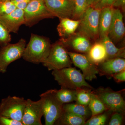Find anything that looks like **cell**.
Wrapping results in <instances>:
<instances>
[{"mask_svg": "<svg viewBox=\"0 0 125 125\" xmlns=\"http://www.w3.org/2000/svg\"><path fill=\"white\" fill-rule=\"evenodd\" d=\"M74 4L73 14L72 19L79 20L89 7L88 0H73Z\"/></svg>", "mask_w": 125, "mask_h": 125, "instance_id": "25", "label": "cell"}, {"mask_svg": "<svg viewBox=\"0 0 125 125\" xmlns=\"http://www.w3.org/2000/svg\"><path fill=\"white\" fill-rule=\"evenodd\" d=\"M32 0H13L11 1L16 8L24 10Z\"/></svg>", "mask_w": 125, "mask_h": 125, "instance_id": "33", "label": "cell"}, {"mask_svg": "<svg viewBox=\"0 0 125 125\" xmlns=\"http://www.w3.org/2000/svg\"><path fill=\"white\" fill-rule=\"evenodd\" d=\"M109 78H113L116 82L118 83L125 82V70L113 74Z\"/></svg>", "mask_w": 125, "mask_h": 125, "instance_id": "32", "label": "cell"}, {"mask_svg": "<svg viewBox=\"0 0 125 125\" xmlns=\"http://www.w3.org/2000/svg\"><path fill=\"white\" fill-rule=\"evenodd\" d=\"M72 63L80 69L85 80L91 81L97 79L98 74L97 65L90 60L87 54L68 51Z\"/></svg>", "mask_w": 125, "mask_h": 125, "instance_id": "12", "label": "cell"}, {"mask_svg": "<svg viewBox=\"0 0 125 125\" xmlns=\"http://www.w3.org/2000/svg\"><path fill=\"white\" fill-rule=\"evenodd\" d=\"M87 55L90 60L97 66L108 58L105 46L100 40L93 43Z\"/></svg>", "mask_w": 125, "mask_h": 125, "instance_id": "19", "label": "cell"}, {"mask_svg": "<svg viewBox=\"0 0 125 125\" xmlns=\"http://www.w3.org/2000/svg\"><path fill=\"white\" fill-rule=\"evenodd\" d=\"M26 41L22 38L14 44L9 43L0 49V73H4L12 62L22 57Z\"/></svg>", "mask_w": 125, "mask_h": 125, "instance_id": "9", "label": "cell"}, {"mask_svg": "<svg viewBox=\"0 0 125 125\" xmlns=\"http://www.w3.org/2000/svg\"><path fill=\"white\" fill-rule=\"evenodd\" d=\"M69 52L87 54L94 42L85 34L76 31L69 37L59 40Z\"/></svg>", "mask_w": 125, "mask_h": 125, "instance_id": "10", "label": "cell"}, {"mask_svg": "<svg viewBox=\"0 0 125 125\" xmlns=\"http://www.w3.org/2000/svg\"><path fill=\"white\" fill-rule=\"evenodd\" d=\"M101 9L89 6L81 17L76 31L85 34L93 42L99 40V23Z\"/></svg>", "mask_w": 125, "mask_h": 125, "instance_id": "3", "label": "cell"}, {"mask_svg": "<svg viewBox=\"0 0 125 125\" xmlns=\"http://www.w3.org/2000/svg\"><path fill=\"white\" fill-rule=\"evenodd\" d=\"M125 89L113 91L109 88L99 87L92 91L103 103L107 110L125 114V102L122 96Z\"/></svg>", "mask_w": 125, "mask_h": 125, "instance_id": "6", "label": "cell"}, {"mask_svg": "<svg viewBox=\"0 0 125 125\" xmlns=\"http://www.w3.org/2000/svg\"><path fill=\"white\" fill-rule=\"evenodd\" d=\"M60 23L57 28L60 39H64L74 34L78 29L80 20L70 18H60Z\"/></svg>", "mask_w": 125, "mask_h": 125, "instance_id": "18", "label": "cell"}, {"mask_svg": "<svg viewBox=\"0 0 125 125\" xmlns=\"http://www.w3.org/2000/svg\"><path fill=\"white\" fill-rule=\"evenodd\" d=\"M77 90L76 103L84 106H88L91 99L92 89L87 88H81Z\"/></svg>", "mask_w": 125, "mask_h": 125, "instance_id": "26", "label": "cell"}, {"mask_svg": "<svg viewBox=\"0 0 125 125\" xmlns=\"http://www.w3.org/2000/svg\"><path fill=\"white\" fill-rule=\"evenodd\" d=\"M45 5L55 17L72 18L74 10L73 0H44Z\"/></svg>", "mask_w": 125, "mask_h": 125, "instance_id": "13", "label": "cell"}, {"mask_svg": "<svg viewBox=\"0 0 125 125\" xmlns=\"http://www.w3.org/2000/svg\"><path fill=\"white\" fill-rule=\"evenodd\" d=\"M40 97L43 101L45 125H55L63 111L64 104L57 98L54 89L47 90Z\"/></svg>", "mask_w": 125, "mask_h": 125, "instance_id": "5", "label": "cell"}, {"mask_svg": "<svg viewBox=\"0 0 125 125\" xmlns=\"http://www.w3.org/2000/svg\"><path fill=\"white\" fill-rule=\"evenodd\" d=\"M13 0H0V1H11Z\"/></svg>", "mask_w": 125, "mask_h": 125, "instance_id": "37", "label": "cell"}, {"mask_svg": "<svg viewBox=\"0 0 125 125\" xmlns=\"http://www.w3.org/2000/svg\"><path fill=\"white\" fill-rule=\"evenodd\" d=\"M89 6H94L97 3L99 0H88Z\"/></svg>", "mask_w": 125, "mask_h": 125, "instance_id": "36", "label": "cell"}, {"mask_svg": "<svg viewBox=\"0 0 125 125\" xmlns=\"http://www.w3.org/2000/svg\"><path fill=\"white\" fill-rule=\"evenodd\" d=\"M108 125H122L125 114L120 113L114 112L112 113Z\"/></svg>", "mask_w": 125, "mask_h": 125, "instance_id": "30", "label": "cell"}, {"mask_svg": "<svg viewBox=\"0 0 125 125\" xmlns=\"http://www.w3.org/2000/svg\"><path fill=\"white\" fill-rule=\"evenodd\" d=\"M63 108L64 111L83 117L87 121L92 116L91 112L88 106H84L76 103H69L64 104Z\"/></svg>", "mask_w": 125, "mask_h": 125, "instance_id": "22", "label": "cell"}, {"mask_svg": "<svg viewBox=\"0 0 125 125\" xmlns=\"http://www.w3.org/2000/svg\"><path fill=\"white\" fill-rule=\"evenodd\" d=\"M66 48L60 40L51 45L49 55L42 64L49 71L71 67V59Z\"/></svg>", "mask_w": 125, "mask_h": 125, "instance_id": "4", "label": "cell"}, {"mask_svg": "<svg viewBox=\"0 0 125 125\" xmlns=\"http://www.w3.org/2000/svg\"><path fill=\"white\" fill-rule=\"evenodd\" d=\"M0 125H24L22 122L0 116Z\"/></svg>", "mask_w": 125, "mask_h": 125, "instance_id": "31", "label": "cell"}, {"mask_svg": "<svg viewBox=\"0 0 125 125\" xmlns=\"http://www.w3.org/2000/svg\"><path fill=\"white\" fill-rule=\"evenodd\" d=\"M44 115V107L42 99L33 101L26 100V104L22 122L24 125H42L41 119Z\"/></svg>", "mask_w": 125, "mask_h": 125, "instance_id": "11", "label": "cell"}, {"mask_svg": "<svg viewBox=\"0 0 125 125\" xmlns=\"http://www.w3.org/2000/svg\"><path fill=\"white\" fill-rule=\"evenodd\" d=\"M112 112L107 110L102 113L92 116L85 122V125H104L107 121L109 115Z\"/></svg>", "mask_w": 125, "mask_h": 125, "instance_id": "27", "label": "cell"}, {"mask_svg": "<svg viewBox=\"0 0 125 125\" xmlns=\"http://www.w3.org/2000/svg\"><path fill=\"white\" fill-rule=\"evenodd\" d=\"M86 120L71 113L63 110L61 115L55 125H85Z\"/></svg>", "mask_w": 125, "mask_h": 125, "instance_id": "21", "label": "cell"}, {"mask_svg": "<svg viewBox=\"0 0 125 125\" xmlns=\"http://www.w3.org/2000/svg\"><path fill=\"white\" fill-rule=\"evenodd\" d=\"M92 113V116L102 113L107 109L102 101L98 97L92 93L91 94V99L88 106Z\"/></svg>", "mask_w": 125, "mask_h": 125, "instance_id": "24", "label": "cell"}, {"mask_svg": "<svg viewBox=\"0 0 125 125\" xmlns=\"http://www.w3.org/2000/svg\"><path fill=\"white\" fill-rule=\"evenodd\" d=\"M114 0H99L98 2L94 6L102 9L106 6H111Z\"/></svg>", "mask_w": 125, "mask_h": 125, "instance_id": "34", "label": "cell"}, {"mask_svg": "<svg viewBox=\"0 0 125 125\" xmlns=\"http://www.w3.org/2000/svg\"><path fill=\"white\" fill-rule=\"evenodd\" d=\"M112 6L114 8H118L125 12V0H114Z\"/></svg>", "mask_w": 125, "mask_h": 125, "instance_id": "35", "label": "cell"}, {"mask_svg": "<svg viewBox=\"0 0 125 125\" xmlns=\"http://www.w3.org/2000/svg\"><path fill=\"white\" fill-rule=\"evenodd\" d=\"M97 66L98 74L109 77L113 74L125 70V58H107Z\"/></svg>", "mask_w": 125, "mask_h": 125, "instance_id": "16", "label": "cell"}, {"mask_svg": "<svg viewBox=\"0 0 125 125\" xmlns=\"http://www.w3.org/2000/svg\"><path fill=\"white\" fill-rule=\"evenodd\" d=\"M51 45L49 38L32 33L22 58L26 61L36 64L42 63L49 55Z\"/></svg>", "mask_w": 125, "mask_h": 125, "instance_id": "1", "label": "cell"}, {"mask_svg": "<svg viewBox=\"0 0 125 125\" xmlns=\"http://www.w3.org/2000/svg\"><path fill=\"white\" fill-rule=\"evenodd\" d=\"M121 10L114 8L111 24L108 33L109 38L114 43L120 42L125 37V28Z\"/></svg>", "mask_w": 125, "mask_h": 125, "instance_id": "14", "label": "cell"}, {"mask_svg": "<svg viewBox=\"0 0 125 125\" xmlns=\"http://www.w3.org/2000/svg\"><path fill=\"white\" fill-rule=\"evenodd\" d=\"M10 33L6 27L0 22V46H6L11 42V36Z\"/></svg>", "mask_w": 125, "mask_h": 125, "instance_id": "28", "label": "cell"}, {"mask_svg": "<svg viewBox=\"0 0 125 125\" xmlns=\"http://www.w3.org/2000/svg\"><path fill=\"white\" fill-rule=\"evenodd\" d=\"M52 74L62 88L77 90L81 88L93 89L87 83L83 74L75 67H65L52 71Z\"/></svg>", "mask_w": 125, "mask_h": 125, "instance_id": "2", "label": "cell"}, {"mask_svg": "<svg viewBox=\"0 0 125 125\" xmlns=\"http://www.w3.org/2000/svg\"><path fill=\"white\" fill-rule=\"evenodd\" d=\"M24 25L31 27L45 19L55 18L47 8L44 0H32L24 10Z\"/></svg>", "mask_w": 125, "mask_h": 125, "instance_id": "7", "label": "cell"}, {"mask_svg": "<svg viewBox=\"0 0 125 125\" xmlns=\"http://www.w3.org/2000/svg\"><path fill=\"white\" fill-rule=\"evenodd\" d=\"M26 104L24 98L8 96L0 103V116L22 122Z\"/></svg>", "mask_w": 125, "mask_h": 125, "instance_id": "8", "label": "cell"}, {"mask_svg": "<svg viewBox=\"0 0 125 125\" xmlns=\"http://www.w3.org/2000/svg\"><path fill=\"white\" fill-rule=\"evenodd\" d=\"M16 9L15 5L11 1H0V16L10 13Z\"/></svg>", "mask_w": 125, "mask_h": 125, "instance_id": "29", "label": "cell"}, {"mask_svg": "<svg viewBox=\"0 0 125 125\" xmlns=\"http://www.w3.org/2000/svg\"><path fill=\"white\" fill-rule=\"evenodd\" d=\"M100 40L105 46L108 58L117 57L125 58V47H117L108 36H105Z\"/></svg>", "mask_w": 125, "mask_h": 125, "instance_id": "20", "label": "cell"}, {"mask_svg": "<svg viewBox=\"0 0 125 125\" xmlns=\"http://www.w3.org/2000/svg\"><path fill=\"white\" fill-rule=\"evenodd\" d=\"M0 22L10 33H17L20 26L24 24V11L22 9L16 8L10 13L0 16Z\"/></svg>", "mask_w": 125, "mask_h": 125, "instance_id": "15", "label": "cell"}, {"mask_svg": "<svg viewBox=\"0 0 125 125\" xmlns=\"http://www.w3.org/2000/svg\"><path fill=\"white\" fill-rule=\"evenodd\" d=\"M114 7L106 6L101 10L99 23V40L106 36H108L111 24Z\"/></svg>", "mask_w": 125, "mask_h": 125, "instance_id": "17", "label": "cell"}, {"mask_svg": "<svg viewBox=\"0 0 125 125\" xmlns=\"http://www.w3.org/2000/svg\"><path fill=\"white\" fill-rule=\"evenodd\" d=\"M55 90L57 98L63 104L69 103L76 101L77 90L70 89L62 88L60 89Z\"/></svg>", "mask_w": 125, "mask_h": 125, "instance_id": "23", "label": "cell"}]
</instances>
